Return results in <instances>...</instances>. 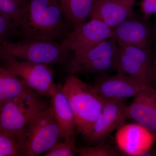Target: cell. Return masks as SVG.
<instances>
[{"mask_svg":"<svg viewBox=\"0 0 156 156\" xmlns=\"http://www.w3.org/2000/svg\"><path fill=\"white\" fill-rule=\"evenodd\" d=\"M16 25L20 40L60 42L72 30L58 0H25Z\"/></svg>","mask_w":156,"mask_h":156,"instance_id":"cell-1","label":"cell"},{"mask_svg":"<svg viewBox=\"0 0 156 156\" xmlns=\"http://www.w3.org/2000/svg\"><path fill=\"white\" fill-rule=\"evenodd\" d=\"M62 87L74 115L76 130L87 140L102 110L104 100L92 85L76 75L69 74Z\"/></svg>","mask_w":156,"mask_h":156,"instance_id":"cell-2","label":"cell"},{"mask_svg":"<svg viewBox=\"0 0 156 156\" xmlns=\"http://www.w3.org/2000/svg\"><path fill=\"white\" fill-rule=\"evenodd\" d=\"M71 52L60 42L20 40L0 45V58L10 57L50 66L68 61Z\"/></svg>","mask_w":156,"mask_h":156,"instance_id":"cell-3","label":"cell"},{"mask_svg":"<svg viewBox=\"0 0 156 156\" xmlns=\"http://www.w3.org/2000/svg\"><path fill=\"white\" fill-rule=\"evenodd\" d=\"M118 48L116 42L110 38L88 50L74 53L68 62L66 71L69 74H109L115 71Z\"/></svg>","mask_w":156,"mask_h":156,"instance_id":"cell-4","label":"cell"},{"mask_svg":"<svg viewBox=\"0 0 156 156\" xmlns=\"http://www.w3.org/2000/svg\"><path fill=\"white\" fill-rule=\"evenodd\" d=\"M26 156L45 154L62 139L50 105L39 112L22 130Z\"/></svg>","mask_w":156,"mask_h":156,"instance_id":"cell-5","label":"cell"},{"mask_svg":"<svg viewBox=\"0 0 156 156\" xmlns=\"http://www.w3.org/2000/svg\"><path fill=\"white\" fill-rule=\"evenodd\" d=\"M42 97L32 90L4 104L0 108V131L22 130L37 113L49 106Z\"/></svg>","mask_w":156,"mask_h":156,"instance_id":"cell-6","label":"cell"},{"mask_svg":"<svg viewBox=\"0 0 156 156\" xmlns=\"http://www.w3.org/2000/svg\"><path fill=\"white\" fill-rule=\"evenodd\" d=\"M154 56V51L152 48L143 49L131 45H118L115 71L131 76L151 86L156 82Z\"/></svg>","mask_w":156,"mask_h":156,"instance_id":"cell-7","label":"cell"},{"mask_svg":"<svg viewBox=\"0 0 156 156\" xmlns=\"http://www.w3.org/2000/svg\"><path fill=\"white\" fill-rule=\"evenodd\" d=\"M0 65L39 95L50 98L56 92L57 85L53 80V72L50 65L10 57L0 58Z\"/></svg>","mask_w":156,"mask_h":156,"instance_id":"cell-8","label":"cell"},{"mask_svg":"<svg viewBox=\"0 0 156 156\" xmlns=\"http://www.w3.org/2000/svg\"><path fill=\"white\" fill-rule=\"evenodd\" d=\"M145 16L133 14L112 29L110 38L118 45H131L143 49L151 48L156 40V25Z\"/></svg>","mask_w":156,"mask_h":156,"instance_id":"cell-9","label":"cell"},{"mask_svg":"<svg viewBox=\"0 0 156 156\" xmlns=\"http://www.w3.org/2000/svg\"><path fill=\"white\" fill-rule=\"evenodd\" d=\"M127 107L125 100H104L102 110L86 140L87 142L95 145L106 141L112 132L128 120Z\"/></svg>","mask_w":156,"mask_h":156,"instance_id":"cell-10","label":"cell"},{"mask_svg":"<svg viewBox=\"0 0 156 156\" xmlns=\"http://www.w3.org/2000/svg\"><path fill=\"white\" fill-rule=\"evenodd\" d=\"M112 28L99 20L90 18L68 34L60 41L62 47L74 53L95 47L110 38Z\"/></svg>","mask_w":156,"mask_h":156,"instance_id":"cell-11","label":"cell"},{"mask_svg":"<svg viewBox=\"0 0 156 156\" xmlns=\"http://www.w3.org/2000/svg\"><path fill=\"white\" fill-rule=\"evenodd\" d=\"M92 86L104 100H126L151 86L131 76L118 73L96 76Z\"/></svg>","mask_w":156,"mask_h":156,"instance_id":"cell-12","label":"cell"},{"mask_svg":"<svg viewBox=\"0 0 156 156\" xmlns=\"http://www.w3.org/2000/svg\"><path fill=\"white\" fill-rule=\"evenodd\" d=\"M128 120L134 121L156 137V90L151 87L134 95L128 105Z\"/></svg>","mask_w":156,"mask_h":156,"instance_id":"cell-13","label":"cell"},{"mask_svg":"<svg viewBox=\"0 0 156 156\" xmlns=\"http://www.w3.org/2000/svg\"><path fill=\"white\" fill-rule=\"evenodd\" d=\"M135 0H95L90 18L101 20L112 29L133 15Z\"/></svg>","mask_w":156,"mask_h":156,"instance_id":"cell-14","label":"cell"},{"mask_svg":"<svg viewBox=\"0 0 156 156\" xmlns=\"http://www.w3.org/2000/svg\"><path fill=\"white\" fill-rule=\"evenodd\" d=\"M50 106L62 139L75 134L76 123L74 115L62 85L57 84L56 91L51 98Z\"/></svg>","mask_w":156,"mask_h":156,"instance_id":"cell-15","label":"cell"},{"mask_svg":"<svg viewBox=\"0 0 156 156\" xmlns=\"http://www.w3.org/2000/svg\"><path fill=\"white\" fill-rule=\"evenodd\" d=\"M95 0H58L63 16L72 30L90 19Z\"/></svg>","mask_w":156,"mask_h":156,"instance_id":"cell-16","label":"cell"},{"mask_svg":"<svg viewBox=\"0 0 156 156\" xmlns=\"http://www.w3.org/2000/svg\"><path fill=\"white\" fill-rule=\"evenodd\" d=\"M32 90L18 76L0 65V108L6 102Z\"/></svg>","mask_w":156,"mask_h":156,"instance_id":"cell-17","label":"cell"},{"mask_svg":"<svg viewBox=\"0 0 156 156\" xmlns=\"http://www.w3.org/2000/svg\"><path fill=\"white\" fill-rule=\"evenodd\" d=\"M26 148L22 130L0 132V156H26Z\"/></svg>","mask_w":156,"mask_h":156,"instance_id":"cell-18","label":"cell"},{"mask_svg":"<svg viewBox=\"0 0 156 156\" xmlns=\"http://www.w3.org/2000/svg\"><path fill=\"white\" fill-rule=\"evenodd\" d=\"M77 152L80 156H118L125 154L118 147L107 141L97 145L77 147Z\"/></svg>","mask_w":156,"mask_h":156,"instance_id":"cell-19","label":"cell"},{"mask_svg":"<svg viewBox=\"0 0 156 156\" xmlns=\"http://www.w3.org/2000/svg\"><path fill=\"white\" fill-rule=\"evenodd\" d=\"M56 144L44 156H74L77 154L75 134Z\"/></svg>","mask_w":156,"mask_h":156,"instance_id":"cell-20","label":"cell"},{"mask_svg":"<svg viewBox=\"0 0 156 156\" xmlns=\"http://www.w3.org/2000/svg\"><path fill=\"white\" fill-rule=\"evenodd\" d=\"M18 37L16 24L11 18L0 13V45Z\"/></svg>","mask_w":156,"mask_h":156,"instance_id":"cell-21","label":"cell"},{"mask_svg":"<svg viewBox=\"0 0 156 156\" xmlns=\"http://www.w3.org/2000/svg\"><path fill=\"white\" fill-rule=\"evenodd\" d=\"M25 0H0V13L12 19L16 24Z\"/></svg>","mask_w":156,"mask_h":156,"instance_id":"cell-22","label":"cell"},{"mask_svg":"<svg viewBox=\"0 0 156 156\" xmlns=\"http://www.w3.org/2000/svg\"><path fill=\"white\" fill-rule=\"evenodd\" d=\"M140 6L141 11L145 16L149 17L156 14V0H143Z\"/></svg>","mask_w":156,"mask_h":156,"instance_id":"cell-23","label":"cell"},{"mask_svg":"<svg viewBox=\"0 0 156 156\" xmlns=\"http://www.w3.org/2000/svg\"><path fill=\"white\" fill-rule=\"evenodd\" d=\"M156 156V147L148 149L146 151L139 154L137 156Z\"/></svg>","mask_w":156,"mask_h":156,"instance_id":"cell-24","label":"cell"},{"mask_svg":"<svg viewBox=\"0 0 156 156\" xmlns=\"http://www.w3.org/2000/svg\"><path fill=\"white\" fill-rule=\"evenodd\" d=\"M153 68L154 73L155 76L156 82V50L154 51V56L153 59Z\"/></svg>","mask_w":156,"mask_h":156,"instance_id":"cell-25","label":"cell"},{"mask_svg":"<svg viewBox=\"0 0 156 156\" xmlns=\"http://www.w3.org/2000/svg\"><path fill=\"white\" fill-rule=\"evenodd\" d=\"M0 132H1V131H0Z\"/></svg>","mask_w":156,"mask_h":156,"instance_id":"cell-26","label":"cell"}]
</instances>
